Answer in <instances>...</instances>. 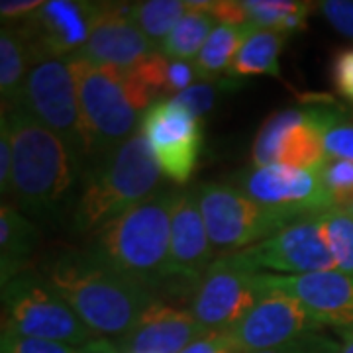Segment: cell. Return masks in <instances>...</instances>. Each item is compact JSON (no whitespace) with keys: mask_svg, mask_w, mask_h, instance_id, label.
Returning a JSON list of instances; mask_svg holds the SVG:
<instances>
[{"mask_svg":"<svg viewBox=\"0 0 353 353\" xmlns=\"http://www.w3.org/2000/svg\"><path fill=\"white\" fill-rule=\"evenodd\" d=\"M322 183L328 190L334 208H345L353 202V161L326 159L320 167Z\"/></svg>","mask_w":353,"mask_h":353,"instance_id":"obj_28","label":"cell"},{"mask_svg":"<svg viewBox=\"0 0 353 353\" xmlns=\"http://www.w3.org/2000/svg\"><path fill=\"white\" fill-rule=\"evenodd\" d=\"M212 263V241L202 220L199 196L192 192H176L171 208L169 277L199 283Z\"/></svg>","mask_w":353,"mask_h":353,"instance_id":"obj_18","label":"cell"},{"mask_svg":"<svg viewBox=\"0 0 353 353\" xmlns=\"http://www.w3.org/2000/svg\"><path fill=\"white\" fill-rule=\"evenodd\" d=\"M206 332L210 330L204 328L190 310L152 303L139 316L136 326L124 336L122 352L181 353Z\"/></svg>","mask_w":353,"mask_h":353,"instance_id":"obj_19","label":"cell"},{"mask_svg":"<svg viewBox=\"0 0 353 353\" xmlns=\"http://www.w3.org/2000/svg\"><path fill=\"white\" fill-rule=\"evenodd\" d=\"M320 328L322 326L303 304L281 292H267L243 320L228 330V334L240 353H259L275 350Z\"/></svg>","mask_w":353,"mask_h":353,"instance_id":"obj_16","label":"cell"},{"mask_svg":"<svg viewBox=\"0 0 353 353\" xmlns=\"http://www.w3.org/2000/svg\"><path fill=\"white\" fill-rule=\"evenodd\" d=\"M153 48L132 18V4H99L87 46L77 57L128 71L155 51Z\"/></svg>","mask_w":353,"mask_h":353,"instance_id":"obj_17","label":"cell"},{"mask_svg":"<svg viewBox=\"0 0 353 353\" xmlns=\"http://www.w3.org/2000/svg\"><path fill=\"white\" fill-rule=\"evenodd\" d=\"M12 134L8 120L2 116L0 122V190L2 194H10V179H12Z\"/></svg>","mask_w":353,"mask_h":353,"instance_id":"obj_35","label":"cell"},{"mask_svg":"<svg viewBox=\"0 0 353 353\" xmlns=\"http://www.w3.org/2000/svg\"><path fill=\"white\" fill-rule=\"evenodd\" d=\"M261 273H252L218 259L196 285L190 314L210 332H228L263 299Z\"/></svg>","mask_w":353,"mask_h":353,"instance_id":"obj_13","label":"cell"},{"mask_svg":"<svg viewBox=\"0 0 353 353\" xmlns=\"http://www.w3.org/2000/svg\"><path fill=\"white\" fill-rule=\"evenodd\" d=\"M196 196L208 238L220 252H241L294 224L287 216L263 208L234 185L208 183Z\"/></svg>","mask_w":353,"mask_h":353,"instance_id":"obj_8","label":"cell"},{"mask_svg":"<svg viewBox=\"0 0 353 353\" xmlns=\"http://www.w3.org/2000/svg\"><path fill=\"white\" fill-rule=\"evenodd\" d=\"M161 171L148 139L136 134L104 153L85 173L75 208L77 232L101 230L139 202L153 196Z\"/></svg>","mask_w":353,"mask_h":353,"instance_id":"obj_3","label":"cell"},{"mask_svg":"<svg viewBox=\"0 0 353 353\" xmlns=\"http://www.w3.org/2000/svg\"><path fill=\"white\" fill-rule=\"evenodd\" d=\"M318 10L338 34L353 39V0H324Z\"/></svg>","mask_w":353,"mask_h":353,"instance_id":"obj_32","label":"cell"},{"mask_svg":"<svg viewBox=\"0 0 353 353\" xmlns=\"http://www.w3.org/2000/svg\"><path fill=\"white\" fill-rule=\"evenodd\" d=\"M181 353H240L228 332H206Z\"/></svg>","mask_w":353,"mask_h":353,"instance_id":"obj_34","label":"cell"},{"mask_svg":"<svg viewBox=\"0 0 353 353\" xmlns=\"http://www.w3.org/2000/svg\"><path fill=\"white\" fill-rule=\"evenodd\" d=\"M259 353H340V343H336L326 336H320L316 332H310L285 345H279L275 350Z\"/></svg>","mask_w":353,"mask_h":353,"instance_id":"obj_33","label":"cell"},{"mask_svg":"<svg viewBox=\"0 0 353 353\" xmlns=\"http://www.w3.org/2000/svg\"><path fill=\"white\" fill-rule=\"evenodd\" d=\"M97 6L94 2L53 0L43 2L30 18L16 22L24 36L30 63L50 57H77L87 46Z\"/></svg>","mask_w":353,"mask_h":353,"instance_id":"obj_14","label":"cell"},{"mask_svg":"<svg viewBox=\"0 0 353 353\" xmlns=\"http://www.w3.org/2000/svg\"><path fill=\"white\" fill-rule=\"evenodd\" d=\"M77 353H120V352H118V347L114 345L112 341L92 340V341H88V343H85V345H81Z\"/></svg>","mask_w":353,"mask_h":353,"instance_id":"obj_40","label":"cell"},{"mask_svg":"<svg viewBox=\"0 0 353 353\" xmlns=\"http://www.w3.org/2000/svg\"><path fill=\"white\" fill-rule=\"evenodd\" d=\"M46 281L101 336L124 338L143 310L155 303L152 287L118 271L92 250L57 257Z\"/></svg>","mask_w":353,"mask_h":353,"instance_id":"obj_1","label":"cell"},{"mask_svg":"<svg viewBox=\"0 0 353 353\" xmlns=\"http://www.w3.org/2000/svg\"><path fill=\"white\" fill-rule=\"evenodd\" d=\"M228 263L252 273L306 275L338 269L320 222V214L303 218L275 236L224 257Z\"/></svg>","mask_w":353,"mask_h":353,"instance_id":"obj_10","label":"cell"},{"mask_svg":"<svg viewBox=\"0 0 353 353\" xmlns=\"http://www.w3.org/2000/svg\"><path fill=\"white\" fill-rule=\"evenodd\" d=\"M243 4L253 28L285 36L304 30L308 14L312 12L314 6L310 2L294 0H243Z\"/></svg>","mask_w":353,"mask_h":353,"instance_id":"obj_24","label":"cell"},{"mask_svg":"<svg viewBox=\"0 0 353 353\" xmlns=\"http://www.w3.org/2000/svg\"><path fill=\"white\" fill-rule=\"evenodd\" d=\"M173 199L175 194L159 192L136 204L101 228L88 250L148 287L169 279Z\"/></svg>","mask_w":353,"mask_h":353,"instance_id":"obj_5","label":"cell"},{"mask_svg":"<svg viewBox=\"0 0 353 353\" xmlns=\"http://www.w3.org/2000/svg\"><path fill=\"white\" fill-rule=\"evenodd\" d=\"M261 287L303 304L320 326L353 328V275L338 269L306 275L261 273Z\"/></svg>","mask_w":353,"mask_h":353,"instance_id":"obj_15","label":"cell"},{"mask_svg":"<svg viewBox=\"0 0 353 353\" xmlns=\"http://www.w3.org/2000/svg\"><path fill=\"white\" fill-rule=\"evenodd\" d=\"M283 46L285 34L253 28L228 73L236 77H279V57Z\"/></svg>","mask_w":353,"mask_h":353,"instance_id":"obj_22","label":"cell"},{"mask_svg":"<svg viewBox=\"0 0 353 353\" xmlns=\"http://www.w3.org/2000/svg\"><path fill=\"white\" fill-rule=\"evenodd\" d=\"M345 210H347V212H350V214L353 216V202H352V204H350V206H345Z\"/></svg>","mask_w":353,"mask_h":353,"instance_id":"obj_42","label":"cell"},{"mask_svg":"<svg viewBox=\"0 0 353 353\" xmlns=\"http://www.w3.org/2000/svg\"><path fill=\"white\" fill-rule=\"evenodd\" d=\"M173 101L199 120L208 110H212L216 102V88L210 83H194L187 90L179 92Z\"/></svg>","mask_w":353,"mask_h":353,"instance_id":"obj_31","label":"cell"},{"mask_svg":"<svg viewBox=\"0 0 353 353\" xmlns=\"http://www.w3.org/2000/svg\"><path fill=\"white\" fill-rule=\"evenodd\" d=\"M141 136L148 139L159 171L173 183H187L202 150L201 122L173 99L155 101L141 116Z\"/></svg>","mask_w":353,"mask_h":353,"instance_id":"obj_12","label":"cell"},{"mask_svg":"<svg viewBox=\"0 0 353 353\" xmlns=\"http://www.w3.org/2000/svg\"><path fill=\"white\" fill-rule=\"evenodd\" d=\"M208 14L214 18V22H218V24L252 26L248 10H245V4L241 0H218V2H212V8H210Z\"/></svg>","mask_w":353,"mask_h":353,"instance_id":"obj_37","label":"cell"},{"mask_svg":"<svg viewBox=\"0 0 353 353\" xmlns=\"http://www.w3.org/2000/svg\"><path fill=\"white\" fill-rule=\"evenodd\" d=\"M2 116L12 134V201L32 214L55 210L83 173V157L22 106Z\"/></svg>","mask_w":353,"mask_h":353,"instance_id":"obj_2","label":"cell"},{"mask_svg":"<svg viewBox=\"0 0 353 353\" xmlns=\"http://www.w3.org/2000/svg\"><path fill=\"white\" fill-rule=\"evenodd\" d=\"M79 347L57 343V341L36 340V338H22L12 334H2L0 353H77Z\"/></svg>","mask_w":353,"mask_h":353,"instance_id":"obj_30","label":"cell"},{"mask_svg":"<svg viewBox=\"0 0 353 353\" xmlns=\"http://www.w3.org/2000/svg\"><path fill=\"white\" fill-rule=\"evenodd\" d=\"M2 334L81 347L97 340L75 310L36 275H20L2 287Z\"/></svg>","mask_w":353,"mask_h":353,"instance_id":"obj_6","label":"cell"},{"mask_svg":"<svg viewBox=\"0 0 353 353\" xmlns=\"http://www.w3.org/2000/svg\"><path fill=\"white\" fill-rule=\"evenodd\" d=\"M71 67L92 155L112 152L132 138L139 114L152 106L155 94L132 71L81 57H71Z\"/></svg>","mask_w":353,"mask_h":353,"instance_id":"obj_4","label":"cell"},{"mask_svg":"<svg viewBox=\"0 0 353 353\" xmlns=\"http://www.w3.org/2000/svg\"><path fill=\"white\" fill-rule=\"evenodd\" d=\"M240 187L250 199L292 222L322 214L334 204L320 169H299L289 165H265L241 173Z\"/></svg>","mask_w":353,"mask_h":353,"instance_id":"obj_11","label":"cell"},{"mask_svg":"<svg viewBox=\"0 0 353 353\" xmlns=\"http://www.w3.org/2000/svg\"><path fill=\"white\" fill-rule=\"evenodd\" d=\"M38 241V230L12 206L0 208V275L2 287L22 275Z\"/></svg>","mask_w":353,"mask_h":353,"instance_id":"obj_20","label":"cell"},{"mask_svg":"<svg viewBox=\"0 0 353 353\" xmlns=\"http://www.w3.org/2000/svg\"><path fill=\"white\" fill-rule=\"evenodd\" d=\"M340 353H353V328L343 330V341L340 343Z\"/></svg>","mask_w":353,"mask_h":353,"instance_id":"obj_41","label":"cell"},{"mask_svg":"<svg viewBox=\"0 0 353 353\" xmlns=\"http://www.w3.org/2000/svg\"><path fill=\"white\" fill-rule=\"evenodd\" d=\"M252 30L253 26L216 24L199 57L194 59L196 75L210 81L222 75L224 71H230L238 51L245 38L252 34Z\"/></svg>","mask_w":353,"mask_h":353,"instance_id":"obj_23","label":"cell"},{"mask_svg":"<svg viewBox=\"0 0 353 353\" xmlns=\"http://www.w3.org/2000/svg\"><path fill=\"white\" fill-rule=\"evenodd\" d=\"M30 55L24 36L18 24H2L0 30V92L2 112H8L22 104L24 87L30 73Z\"/></svg>","mask_w":353,"mask_h":353,"instance_id":"obj_21","label":"cell"},{"mask_svg":"<svg viewBox=\"0 0 353 353\" xmlns=\"http://www.w3.org/2000/svg\"><path fill=\"white\" fill-rule=\"evenodd\" d=\"M334 118L336 110L326 108H289L273 114L253 141V163L320 169L328 159L324 134Z\"/></svg>","mask_w":353,"mask_h":353,"instance_id":"obj_9","label":"cell"},{"mask_svg":"<svg viewBox=\"0 0 353 353\" xmlns=\"http://www.w3.org/2000/svg\"><path fill=\"white\" fill-rule=\"evenodd\" d=\"M43 6L41 0H2L0 2V16L2 24H16L30 18Z\"/></svg>","mask_w":353,"mask_h":353,"instance_id":"obj_38","label":"cell"},{"mask_svg":"<svg viewBox=\"0 0 353 353\" xmlns=\"http://www.w3.org/2000/svg\"><path fill=\"white\" fill-rule=\"evenodd\" d=\"M187 14V2L181 0H148L132 4V18L153 46H161Z\"/></svg>","mask_w":353,"mask_h":353,"instance_id":"obj_26","label":"cell"},{"mask_svg":"<svg viewBox=\"0 0 353 353\" xmlns=\"http://www.w3.org/2000/svg\"><path fill=\"white\" fill-rule=\"evenodd\" d=\"M194 77H199L194 65L171 59L169 73H167V90L179 94V92H183V90H187V88L194 85Z\"/></svg>","mask_w":353,"mask_h":353,"instance_id":"obj_39","label":"cell"},{"mask_svg":"<svg viewBox=\"0 0 353 353\" xmlns=\"http://www.w3.org/2000/svg\"><path fill=\"white\" fill-rule=\"evenodd\" d=\"M324 148L328 159L353 161V120L341 118L340 112H336V118L324 134Z\"/></svg>","mask_w":353,"mask_h":353,"instance_id":"obj_29","label":"cell"},{"mask_svg":"<svg viewBox=\"0 0 353 353\" xmlns=\"http://www.w3.org/2000/svg\"><path fill=\"white\" fill-rule=\"evenodd\" d=\"M338 271L353 275V216L345 208H330L320 214Z\"/></svg>","mask_w":353,"mask_h":353,"instance_id":"obj_27","label":"cell"},{"mask_svg":"<svg viewBox=\"0 0 353 353\" xmlns=\"http://www.w3.org/2000/svg\"><path fill=\"white\" fill-rule=\"evenodd\" d=\"M332 77L341 97L353 102V50L340 51L336 55Z\"/></svg>","mask_w":353,"mask_h":353,"instance_id":"obj_36","label":"cell"},{"mask_svg":"<svg viewBox=\"0 0 353 353\" xmlns=\"http://www.w3.org/2000/svg\"><path fill=\"white\" fill-rule=\"evenodd\" d=\"M20 106L63 138L83 159L92 157L71 59L50 57L32 65Z\"/></svg>","mask_w":353,"mask_h":353,"instance_id":"obj_7","label":"cell"},{"mask_svg":"<svg viewBox=\"0 0 353 353\" xmlns=\"http://www.w3.org/2000/svg\"><path fill=\"white\" fill-rule=\"evenodd\" d=\"M212 30H214V18L210 14L187 8L183 20L173 28V32L159 46V51L173 61L189 63L190 59L199 57Z\"/></svg>","mask_w":353,"mask_h":353,"instance_id":"obj_25","label":"cell"}]
</instances>
